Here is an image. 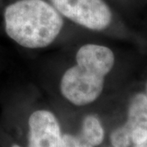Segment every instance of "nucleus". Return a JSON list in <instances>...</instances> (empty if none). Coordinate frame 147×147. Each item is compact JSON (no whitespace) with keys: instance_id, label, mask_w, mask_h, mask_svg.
<instances>
[{"instance_id":"39448f33","label":"nucleus","mask_w":147,"mask_h":147,"mask_svg":"<svg viewBox=\"0 0 147 147\" xmlns=\"http://www.w3.org/2000/svg\"><path fill=\"white\" fill-rule=\"evenodd\" d=\"M142 122H147V97L145 94H137L131 100L127 120L123 127L130 135L133 128Z\"/></svg>"},{"instance_id":"0eeeda50","label":"nucleus","mask_w":147,"mask_h":147,"mask_svg":"<svg viewBox=\"0 0 147 147\" xmlns=\"http://www.w3.org/2000/svg\"><path fill=\"white\" fill-rule=\"evenodd\" d=\"M110 141L114 147H129L131 142V135L120 127L111 133Z\"/></svg>"},{"instance_id":"f03ea898","label":"nucleus","mask_w":147,"mask_h":147,"mask_svg":"<svg viewBox=\"0 0 147 147\" xmlns=\"http://www.w3.org/2000/svg\"><path fill=\"white\" fill-rule=\"evenodd\" d=\"M115 64V55L109 47L85 44L76 53V65L69 68L61 80L60 90L73 105H88L101 94L105 77Z\"/></svg>"},{"instance_id":"1a4fd4ad","label":"nucleus","mask_w":147,"mask_h":147,"mask_svg":"<svg viewBox=\"0 0 147 147\" xmlns=\"http://www.w3.org/2000/svg\"><path fill=\"white\" fill-rule=\"evenodd\" d=\"M64 147H93L84 139L74 137L70 134H65L62 136Z\"/></svg>"},{"instance_id":"9d476101","label":"nucleus","mask_w":147,"mask_h":147,"mask_svg":"<svg viewBox=\"0 0 147 147\" xmlns=\"http://www.w3.org/2000/svg\"><path fill=\"white\" fill-rule=\"evenodd\" d=\"M134 147H147V139L145 142H142V143H140V144L134 145Z\"/></svg>"},{"instance_id":"f257e3e1","label":"nucleus","mask_w":147,"mask_h":147,"mask_svg":"<svg viewBox=\"0 0 147 147\" xmlns=\"http://www.w3.org/2000/svg\"><path fill=\"white\" fill-rule=\"evenodd\" d=\"M7 34L28 48H42L57 38L63 20L57 9L44 0H18L4 12Z\"/></svg>"},{"instance_id":"f8f14e48","label":"nucleus","mask_w":147,"mask_h":147,"mask_svg":"<svg viewBox=\"0 0 147 147\" xmlns=\"http://www.w3.org/2000/svg\"><path fill=\"white\" fill-rule=\"evenodd\" d=\"M146 97H147V84H146Z\"/></svg>"},{"instance_id":"20e7f679","label":"nucleus","mask_w":147,"mask_h":147,"mask_svg":"<svg viewBox=\"0 0 147 147\" xmlns=\"http://www.w3.org/2000/svg\"><path fill=\"white\" fill-rule=\"evenodd\" d=\"M28 147H64L60 124L52 112L40 110L32 113Z\"/></svg>"},{"instance_id":"423d86ee","label":"nucleus","mask_w":147,"mask_h":147,"mask_svg":"<svg viewBox=\"0 0 147 147\" xmlns=\"http://www.w3.org/2000/svg\"><path fill=\"white\" fill-rule=\"evenodd\" d=\"M82 133L83 139L93 146H99L104 140V129L100 120L94 115L85 117L83 122Z\"/></svg>"},{"instance_id":"6e6552de","label":"nucleus","mask_w":147,"mask_h":147,"mask_svg":"<svg viewBox=\"0 0 147 147\" xmlns=\"http://www.w3.org/2000/svg\"><path fill=\"white\" fill-rule=\"evenodd\" d=\"M134 145L140 144L147 139V122H142L133 128L131 135Z\"/></svg>"},{"instance_id":"9b49d317","label":"nucleus","mask_w":147,"mask_h":147,"mask_svg":"<svg viewBox=\"0 0 147 147\" xmlns=\"http://www.w3.org/2000/svg\"><path fill=\"white\" fill-rule=\"evenodd\" d=\"M11 147H21V146H19L18 145H13Z\"/></svg>"},{"instance_id":"7ed1b4c3","label":"nucleus","mask_w":147,"mask_h":147,"mask_svg":"<svg viewBox=\"0 0 147 147\" xmlns=\"http://www.w3.org/2000/svg\"><path fill=\"white\" fill-rule=\"evenodd\" d=\"M58 12L92 30H105L111 22L110 7L103 0H50Z\"/></svg>"}]
</instances>
